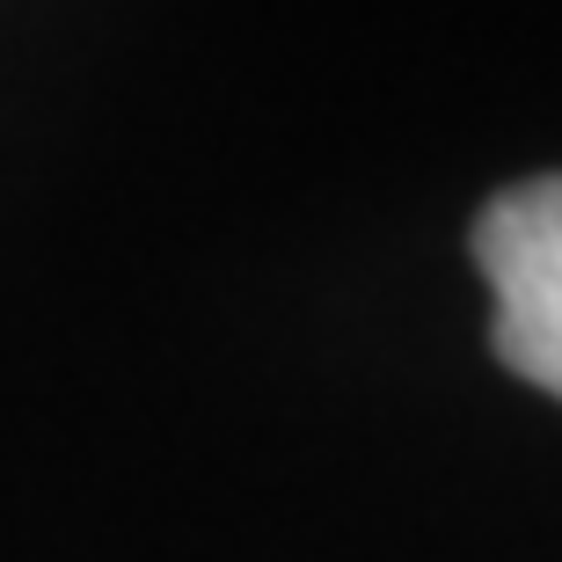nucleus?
<instances>
[{
    "instance_id": "obj_1",
    "label": "nucleus",
    "mask_w": 562,
    "mask_h": 562,
    "mask_svg": "<svg viewBox=\"0 0 562 562\" xmlns=\"http://www.w3.org/2000/svg\"><path fill=\"white\" fill-rule=\"evenodd\" d=\"M475 271L490 285V351L504 373L562 402V168L497 190L475 212Z\"/></svg>"
}]
</instances>
